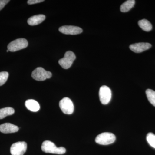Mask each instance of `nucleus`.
I'll list each match as a JSON object with an SVG mask.
<instances>
[{
	"mask_svg": "<svg viewBox=\"0 0 155 155\" xmlns=\"http://www.w3.org/2000/svg\"><path fill=\"white\" fill-rule=\"evenodd\" d=\"M9 2V0H0V11H1Z\"/></svg>",
	"mask_w": 155,
	"mask_h": 155,
	"instance_id": "aec40b11",
	"label": "nucleus"
},
{
	"mask_svg": "<svg viewBox=\"0 0 155 155\" xmlns=\"http://www.w3.org/2000/svg\"><path fill=\"white\" fill-rule=\"evenodd\" d=\"M59 106L64 114L70 115L74 112V105L69 98L64 97L61 100L59 103Z\"/></svg>",
	"mask_w": 155,
	"mask_h": 155,
	"instance_id": "423d86ee",
	"label": "nucleus"
},
{
	"mask_svg": "<svg viewBox=\"0 0 155 155\" xmlns=\"http://www.w3.org/2000/svg\"><path fill=\"white\" fill-rule=\"evenodd\" d=\"M45 18V16L43 14L35 15V16L30 17L28 19L27 22H28V25H31V26L38 25L43 22Z\"/></svg>",
	"mask_w": 155,
	"mask_h": 155,
	"instance_id": "f8f14e48",
	"label": "nucleus"
},
{
	"mask_svg": "<svg viewBox=\"0 0 155 155\" xmlns=\"http://www.w3.org/2000/svg\"><path fill=\"white\" fill-rule=\"evenodd\" d=\"M9 76L8 72H0V86L5 84L8 80Z\"/></svg>",
	"mask_w": 155,
	"mask_h": 155,
	"instance_id": "6ab92c4d",
	"label": "nucleus"
},
{
	"mask_svg": "<svg viewBox=\"0 0 155 155\" xmlns=\"http://www.w3.org/2000/svg\"><path fill=\"white\" fill-rule=\"evenodd\" d=\"M99 97L101 103L103 105H107L110 101L112 92L108 86L104 85L101 87L99 90Z\"/></svg>",
	"mask_w": 155,
	"mask_h": 155,
	"instance_id": "0eeeda50",
	"label": "nucleus"
},
{
	"mask_svg": "<svg viewBox=\"0 0 155 155\" xmlns=\"http://www.w3.org/2000/svg\"><path fill=\"white\" fill-rule=\"evenodd\" d=\"M28 42L25 38H19L13 41L9 44L8 49L9 51L16 52L27 48Z\"/></svg>",
	"mask_w": 155,
	"mask_h": 155,
	"instance_id": "7ed1b4c3",
	"label": "nucleus"
},
{
	"mask_svg": "<svg viewBox=\"0 0 155 155\" xmlns=\"http://www.w3.org/2000/svg\"><path fill=\"white\" fill-rule=\"evenodd\" d=\"M135 3V1L134 0H128L126 1L121 5L120 7V11L123 13L128 12L133 8Z\"/></svg>",
	"mask_w": 155,
	"mask_h": 155,
	"instance_id": "4468645a",
	"label": "nucleus"
},
{
	"mask_svg": "<svg viewBox=\"0 0 155 155\" xmlns=\"http://www.w3.org/2000/svg\"><path fill=\"white\" fill-rule=\"evenodd\" d=\"M25 106L29 110L33 112H38L40 108L38 103L32 99L27 100L25 102Z\"/></svg>",
	"mask_w": 155,
	"mask_h": 155,
	"instance_id": "ddd939ff",
	"label": "nucleus"
},
{
	"mask_svg": "<svg viewBox=\"0 0 155 155\" xmlns=\"http://www.w3.org/2000/svg\"><path fill=\"white\" fill-rule=\"evenodd\" d=\"M59 30L60 32L64 34L71 35L79 34L83 31L82 28L73 25H64L61 26L59 28Z\"/></svg>",
	"mask_w": 155,
	"mask_h": 155,
	"instance_id": "1a4fd4ad",
	"label": "nucleus"
},
{
	"mask_svg": "<svg viewBox=\"0 0 155 155\" xmlns=\"http://www.w3.org/2000/svg\"><path fill=\"white\" fill-rule=\"evenodd\" d=\"M43 2H44V0H28L27 1V3H28V5H34V4L41 3Z\"/></svg>",
	"mask_w": 155,
	"mask_h": 155,
	"instance_id": "412c9836",
	"label": "nucleus"
},
{
	"mask_svg": "<svg viewBox=\"0 0 155 155\" xmlns=\"http://www.w3.org/2000/svg\"><path fill=\"white\" fill-rule=\"evenodd\" d=\"M147 140L151 147L155 149V135L153 133H149L147 135Z\"/></svg>",
	"mask_w": 155,
	"mask_h": 155,
	"instance_id": "a211bd4d",
	"label": "nucleus"
},
{
	"mask_svg": "<svg viewBox=\"0 0 155 155\" xmlns=\"http://www.w3.org/2000/svg\"><path fill=\"white\" fill-rule=\"evenodd\" d=\"M15 111L13 108L10 107L0 109V119H4L7 116H11L14 114Z\"/></svg>",
	"mask_w": 155,
	"mask_h": 155,
	"instance_id": "dca6fc26",
	"label": "nucleus"
},
{
	"mask_svg": "<svg viewBox=\"0 0 155 155\" xmlns=\"http://www.w3.org/2000/svg\"><path fill=\"white\" fill-rule=\"evenodd\" d=\"M75 59V54L71 51H68L65 53L64 58L60 59L58 63L62 68L68 69L72 66Z\"/></svg>",
	"mask_w": 155,
	"mask_h": 155,
	"instance_id": "20e7f679",
	"label": "nucleus"
},
{
	"mask_svg": "<svg viewBox=\"0 0 155 155\" xmlns=\"http://www.w3.org/2000/svg\"><path fill=\"white\" fill-rule=\"evenodd\" d=\"M9 51L8 50H7V52H9Z\"/></svg>",
	"mask_w": 155,
	"mask_h": 155,
	"instance_id": "4be33fe9",
	"label": "nucleus"
},
{
	"mask_svg": "<svg viewBox=\"0 0 155 155\" xmlns=\"http://www.w3.org/2000/svg\"><path fill=\"white\" fill-rule=\"evenodd\" d=\"M139 26L146 31H150L152 29V25L150 22L146 19L139 20L138 22Z\"/></svg>",
	"mask_w": 155,
	"mask_h": 155,
	"instance_id": "2eb2a0df",
	"label": "nucleus"
},
{
	"mask_svg": "<svg viewBox=\"0 0 155 155\" xmlns=\"http://www.w3.org/2000/svg\"><path fill=\"white\" fill-rule=\"evenodd\" d=\"M146 94L150 102L155 107V91L153 90L148 89L146 91Z\"/></svg>",
	"mask_w": 155,
	"mask_h": 155,
	"instance_id": "f3484780",
	"label": "nucleus"
},
{
	"mask_svg": "<svg viewBox=\"0 0 155 155\" xmlns=\"http://www.w3.org/2000/svg\"><path fill=\"white\" fill-rule=\"evenodd\" d=\"M31 77L35 80L42 81L52 77L51 72L45 70L42 67H38L31 73Z\"/></svg>",
	"mask_w": 155,
	"mask_h": 155,
	"instance_id": "39448f33",
	"label": "nucleus"
},
{
	"mask_svg": "<svg viewBox=\"0 0 155 155\" xmlns=\"http://www.w3.org/2000/svg\"><path fill=\"white\" fill-rule=\"evenodd\" d=\"M41 150L44 152L56 154H64L66 152V149L64 147H58L54 143L49 140L43 142L41 145Z\"/></svg>",
	"mask_w": 155,
	"mask_h": 155,
	"instance_id": "f257e3e1",
	"label": "nucleus"
},
{
	"mask_svg": "<svg viewBox=\"0 0 155 155\" xmlns=\"http://www.w3.org/2000/svg\"><path fill=\"white\" fill-rule=\"evenodd\" d=\"M116 136L110 132H104L97 136L95 142L98 144L107 145L112 144L116 140Z\"/></svg>",
	"mask_w": 155,
	"mask_h": 155,
	"instance_id": "f03ea898",
	"label": "nucleus"
},
{
	"mask_svg": "<svg viewBox=\"0 0 155 155\" xmlns=\"http://www.w3.org/2000/svg\"><path fill=\"white\" fill-rule=\"evenodd\" d=\"M27 147V143L25 142H18L12 145L10 151L12 155H23Z\"/></svg>",
	"mask_w": 155,
	"mask_h": 155,
	"instance_id": "6e6552de",
	"label": "nucleus"
},
{
	"mask_svg": "<svg viewBox=\"0 0 155 155\" xmlns=\"http://www.w3.org/2000/svg\"><path fill=\"white\" fill-rule=\"evenodd\" d=\"M150 44L148 43H138L130 45V50L136 53H140L144 51L151 47Z\"/></svg>",
	"mask_w": 155,
	"mask_h": 155,
	"instance_id": "9d476101",
	"label": "nucleus"
},
{
	"mask_svg": "<svg viewBox=\"0 0 155 155\" xmlns=\"http://www.w3.org/2000/svg\"><path fill=\"white\" fill-rule=\"evenodd\" d=\"M19 130L18 126L10 123H5L0 125V131L4 134L15 133Z\"/></svg>",
	"mask_w": 155,
	"mask_h": 155,
	"instance_id": "9b49d317",
	"label": "nucleus"
}]
</instances>
